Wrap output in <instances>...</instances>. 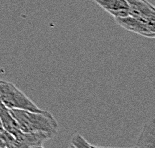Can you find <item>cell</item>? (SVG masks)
<instances>
[{
    "mask_svg": "<svg viewBox=\"0 0 155 148\" xmlns=\"http://www.w3.org/2000/svg\"><path fill=\"white\" fill-rule=\"evenodd\" d=\"M68 148H75V147H74L73 145H72V144H70V145H69V147H68Z\"/></svg>",
    "mask_w": 155,
    "mask_h": 148,
    "instance_id": "13",
    "label": "cell"
},
{
    "mask_svg": "<svg viewBox=\"0 0 155 148\" xmlns=\"http://www.w3.org/2000/svg\"><path fill=\"white\" fill-rule=\"evenodd\" d=\"M30 148H44V147L42 146V144H41V145H34V146H32Z\"/></svg>",
    "mask_w": 155,
    "mask_h": 148,
    "instance_id": "11",
    "label": "cell"
},
{
    "mask_svg": "<svg viewBox=\"0 0 155 148\" xmlns=\"http://www.w3.org/2000/svg\"><path fill=\"white\" fill-rule=\"evenodd\" d=\"M135 148H155V118L151 117L144 123Z\"/></svg>",
    "mask_w": 155,
    "mask_h": 148,
    "instance_id": "7",
    "label": "cell"
},
{
    "mask_svg": "<svg viewBox=\"0 0 155 148\" xmlns=\"http://www.w3.org/2000/svg\"><path fill=\"white\" fill-rule=\"evenodd\" d=\"M0 100L8 109L43 111L12 82L2 79H0Z\"/></svg>",
    "mask_w": 155,
    "mask_h": 148,
    "instance_id": "2",
    "label": "cell"
},
{
    "mask_svg": "<svg viewBox=\"0 0 155 148\" xmlns=\"http://www.w3.org/2000/svg\"><path fill=\"white\" fill-rule=\"evenodd\" d=\"M2 105H3V103L1 102V100H0V107H1V106H2Z\"/></svg>",
    "mask_w": 155,
    "mask_h": 148,
    "instance_id": "14",
    "label": "cell"
},
{
    "mask_svg": "<svg viewBox=\"0 0 155 148\" xmlns=\"http://www.w3.org/2000/svg\"><path fill=\"white\" fill-rule=\"evenodd\" d=\"M118 24H119L122 28L126 29V30L133 32V33L142 35L144 37L147 38H154L155 37V32L151 31L146 25L139 21L138 19L132 17V16L128 15L122 18H115Z\"/></svg>",
    "mask_w": 155,
    "mask_h": 148,
    "instance_id": "5",
    "label": "cell"
},
{
    "mask_svg": "<svg viewBox=\"0 0 155 148\" xmlns=\"http://www.w3.org/2000/svg\"><path fill=\"white\" fill-rule=\"evenodd\" d=\"M129 15L144 23L151 31L155 32V8L147 0H126Z\"/></svg>",
    "mask_w": 155,
    "mask_h": 148,
    "instance_id": "3",
    "label": "cell"
},
{
    "mask_svg": "<svg viewBox=\"0 0 155 148\" xmlns=\"http://www.w3.org/2000/svg\"><path fill=\"white\" fill-rule=\"evenodd\" d=\"M13 140H14V136L10 133H8L4 129L0 130V148H9Z\"/></svg>",
    "mask_w": 155,
    "mask_h": 148,
    "instance_id": "10",
    "label": "cell"
},
{
    "mask_svg": "<svg viewBox=\"0 0 155 148\" xmlns=\"http://www.w3.org/2000/svg\"><path fill=\"white\" fill-rule=\"evenodd\" d=\"M0 122H1L3 129L7 131L8 133H10L14 137L18 136L19 134L22 133L17 121L13 117L10 110L8 108H6L4 105H2L0 107Z\"/></svg>",
    "mask_w": 155,
    "mask_h": 148,
    "instance_id": "8",
    "label": "cell"
},
{
    "mask_svg": "<svg viewBox=\"0 0 155 148\" xmlns=\"http://www.w3.org/2000/svg\"><path fill=\"white\" fill-rule=\"evenodd\" d=\"M93 1L114 18H122L129 15V7L126 0H93Z\"/></svg>",
    "mask_w": 155,
    "mask_h": 148,
    "instance_id": "6",
    "label": "cell"
},
{
    "mask_svg": "<svg viewBox=\"0 0 155 148\" xmlns=\"http://www.w3.org/2000/svg\"><path fill=\"white\" fill-rule=\"evenodd\" d=\"M92 148H105V147H99V146H94V145H92ZM108 148V147H107Z\"/></svg>",
    "mask_w": 155,
    "mask_h": 148,
    "instance_id": "12",
    "label": "cell"
},
{
    "mask_svg": "<svg viewBox=\"0 0 155 148\" xmlns=\"http://www.w3.org/2000/svg\"><path fill=\"white\" fill-rule=\"evenodd\" d=\"M71 144L75 148H92V145L85 138L81 135V134L76 133L72 136L71 139Z\"/></svg>",
    "mask_w": 155,
    "mask_h": 148,
    "instance_id": "9",
    "label": "cell"
},
{
    "mask_svg": "<svg viewBox=\"0 0 155 148\" xmlns=\"http://www.w3.org/2000/svg\"><path fill=\"white\" fill-rule=\"evenodd\" d=\"M20 126L22 132H46L55 135L58 131V123L51 113L47 111H31L9 109Z\"/></svg>",
    "mask_w": 155,
    "mask_h": 148,
    "instance_id": "1",
    "label": "cell"
},
{
    "mask_svg": "<svg viewBox=\"0 0 155 148\" xmlns=\"http://www.w3.org/2000/svg\"><path fill=\"white\" fill-rule=\"evenodd\" d=\"M52 136H54L53 134L46 132H22L14 137L9 148H30L34 145H41Z\"/></svg>",
    "mask_w": 155,
    "mask_h": 148,
    "instance_id": "4",
    "label": "cell"
}]
</instances>
